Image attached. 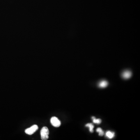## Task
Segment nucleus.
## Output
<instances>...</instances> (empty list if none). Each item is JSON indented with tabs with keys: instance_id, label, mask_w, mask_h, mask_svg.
I'll use <instances>...</instances> for the list:
<instances>
[{
	"instance_id": "obj_4",
	"label": "nucleus",
	"mask_w": 140,
	"mask_h": 140,
	"mask_svg": "<svg viewBox=\"0 0 140 140\" xmlns=\"http://www.w3.org/2000/svg\"><path fill=\"white\" fill-rule=\"evenodd\" d=\"M132 73L130 71H125L123 73L122 76L123 78L125 79H128L131 77Z\"/></svg>"
},
{
	"instance_id": "obj_6",
	"label": "nucleus",
	"mask_w": 140,
	"mask_h": 140,
	"mask_svg": "<svg viewBox=\"0 0 140 140\" xmlns=\"http://www.w3.org/2000/svg\"><path fill=\"white\" fill-rule=\"evenodd\" d=\"M106 135L109 139H112V138L114 137L115 133H114V132H111L109 131L106 132Z\"/></svg>"
},
{
	"instance_id": "obj_5",
	"label": "nucleus",
	"mask_w": 140,
	"mask_h": 140,
	"mask_svg": "<svg viewBox=\"0 0 140 140\" xmlns=\"http://www.w3.org/2000/svg\"><path fill=\"white\" fill-rule=\"evenodd\" d=\"M108 85V82L106 81H102L98 84V87L101 88H104L106 87Z\"/></svg>"
},
{
	"instance_id": "obj_2",
	"label": "nucleus",
	"mask_w": 140,
	"mask_h": 140,
	"mask_svg": "<svg viewBox=\"0 0 140 140\" xmlns=\"http://www.w3.org/2000/svg\"><path fill=\"white\" fill-rule=\"evenodd\" d=\"M38 129V126L36 125H34L30 128L26 129L25 130V133L29 135H31L34 133Z\"/></svg>"
},
{
	"instance_id": "obj_9",
	"label": "nucleus",
	"mask_w": 140,
	"mask_h": 140,
	"mask_svg": "<svg viewBox=\"0 0 140 140\" xmlns=\"http://www.w3.org/2000/svg\"><path fill=\"white\" fill-rule=\"evenodd\" d=\"M96 132L99 133V135L100 136H102L104 135V132L102 130V128H98L96 129Z\"/></svg>"
},
{
	"instance_id": "obj_3",
	"label": "nucleus",
	"mask_w": 140,
	"mask_h": 140,
	"mask_svg": "<svg viewBox=\"0 0 140 140\" xmlns=\"http://www.w3.org/2000/svg\"><path fill=\"white\" fill-rule=\"evenodd\" d=\"M51 123L52 125H53V126L55 127H59L61 125L60 121L55 116L51 118Z\"/></svg>"
},
{
	"instance_id": "obj_8",
	"label": "nucleus",
	"mask_w": 140,
	"mask_h": 140,
	"mask_svg": "<svg viewBox=\"0 0 140 140\" xmlns=\"http://www.w3.org/2000/svg\"><path fill=\"white\" fill-rule=\"evenodd\" d=\"M92 118L93 120V122L95 123H96V124H100L101 122V120L100 119H96V118L93 116L92 117Z\"/></svg>"
},
{
	"instance_id": "obj_1",
	"label": "nucleus",
	"mask_w": 140,
	"mask_h": 140,
	"mask_svg": "<svg viewBox=\"0 0 140 140\" xmlns=\"http://www.w3.org/2000/svg\"><path fill=\"white\" fill-rule=\"evenodd\" d=\"M49 130L46 126H44L41 130V139L46 140L49 138Z\"/></svg>"
},
{
	"instance_id": "obj_7",
	"label": "nucleus",
	"mask_w": 140,
	"mask_h": 140,
	"mask_svg": "<svg viewBox=\"0 0 140 140\" xmlns=\"http://www.w3.org/2000/svg\"><path fill=\"white\" fill-rule=\"evenodd\" d=\"M86 126L89 128V131L91 133H93V132L94 125L92 123H88L86 125Z\"/></svg>"
}]
</instances>
